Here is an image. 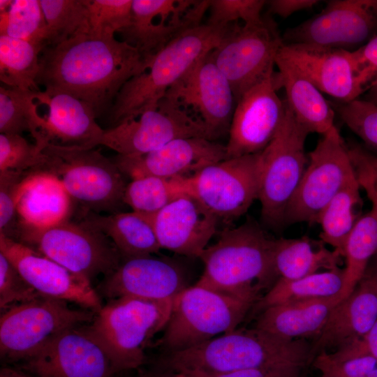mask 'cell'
<instances>
[{
	"mask_svg": "<svg viewBox=\"0 0 377 377\" xmlns=\"http://www.w3.org/2000/svg\"><path fill=\"white\" fill-rule=\"evenodd\" d=\"M39 65L38 86L73 96L97 117L128 80L147 70L138 51L127 43L88 35L43 47Z\"/></svg>",
	"mask_w": 377,
	"mask_h": 377,
	"instance_id": "cell-1",
	"label": "cell"
},
{
	"mask_svg": "<svg viewBox=\"0 0 377 377\" xmlns=\"http://www.w3.org/2000/svg\"><path fill=\"white\" fill-rule=\"evenodd\" d=\"M275 241L252 218L225 228L200 256L204 271L195 285L254 306L279 279Z\"/></svg>",
	"mask_w": 377,
	"mask_h": 377,
	"instance_id": "cell-2",
	"label": "cell"
},
{
	"mask_svg": "<svg viewBox=\"0 0 377 377\" xmlns=\"http://www.w3.org/2000/svg\"><path fill=\"white\" fill-rule=\"evenodd\" d=\"M305 339H287L257 329L242 328L188 349L163 353L151 364L179 372L217 374L240 370L296 366L312 362Z\"/></svg>",
	"mask_w": 377,
	"mask_h": 377,
	"instance_id": "cell-3",
	"label": "cell"
},
{
	"mask_svg": "<svg viewBox=\"0 0 377 377\" xmlns=\"http://www.w3.org/2000/svg\"><path fill=\"white\" fill-rule=\"evenodd\" d=\"M232 26L200 24L176 36L145 71L131 77L121 87L110 112L111 127L156 109L168 90L216 48Z\"/></svg>",
	"mask_w": 377,
	"mask_h": 377,
	"instance_id": "cell-4",
	"label": "cell"
},
{
	"mask_svg": "<svg viewBox=\"0 0 377 377\" xmlns=\"http://www.w3.org/2000/svg\"><path fill=\"white\" fill-rule=\"evenodd\" d=\"M172 300L121 297L110 300L96 312L90 328L118 374L137 370L145 363V350L165 327Z\"/></svg>",
	"mask_w": 377,
	"mask_h": 377,
	"instance_id": "cell-5",
	"label": "cell"
},
{
	"mask_svg": "<svg viewBox=\"0 0 377 377\" xmlns=\"http://www.w3.org/2000/svg\"><path fill=\"white\" fill-rule=\"evenodd\" d=\"M42 151L44 162L36 172L57 177L84 213L121 212L127 184L112 159L95 148L47 145Z\"/></svg>",
	"mask_w": 377,
	"mask_h": 377,
	"instance_id": "cell-6",
	"label": "cell"
},
{
	"mask_svg": "<svg viewBox=\"0 0 377 377\" xmlns=\"http://www.w3.org/2000/svg\"><path fill=\"white\" fill-rule=\"evenodd\" d=\"M284 101L286 112L281 126L260 154L258 199L262 223L272 230L283 227L286 210L309 161L305 142L310 132Z\"/></svg>",
	"mask_w": 377,
	"mask_h": 377,
	"instance_id": "cell-7",
	"label": "cell"
},
{
	"mask_svg": "<svg viewBox=\"0 0 377 377\" xmlns=\"http://www.w3.org/2000/svg\"><path fill=\"white\" fill-rule=\"evenodd\" d=\"M252 303L194 285L172 300L169 320L158 346L163 353L194 347L237 329Z\"/></svg>",
	"mask_w": 377,
	"mask_h": 377,
	"instance_id": "cell-8",
	"label": "cell"
},
{
	"mask_svg": "<svg viewBox=\"0 0 377 377\" xmlns=\"http://www.w3.org/2000/svg\"><path fill=\"white\" fill-rule=\"evenodd\" d=\"M96 312L71 308L68 302L48 297L1 311L0 356L6 363L22 362L65 330L90 323Z\"/></svg>",
	"mask_w": 377,
	"mask_h": 377,
	"instance_id": "cell-9",
	"label": "cell"
},
{
	"mask_svg": "<svg viewBox=\"0 0 377 377\" xmlns=\"http://www.w3.org/2000/svg\"><path fill=\"white\" fill-rule=\"evenodd\" d=\"M89 281L105 276L122 258L113 243L102 232L82 222L69 220L43 228L17 224L14 238Z\"/></svg>",
	"mask_w": 377,
	"mask_h": 377,
	"instance_id": "cell-10",
	"label": "cell"
},
{
	"mask_svg": "<svg viewBox=\"0 0 377 377\" xmlns=\"http://www.w3.org/2000/svg\"><path fill=\"white\" fill-rule=\"evenodd\" d=\"M308 157L304 175L286 210L283 227L316 223L331 200L356 179L348 147L335 125L323 135Z\"/></svg>",
	"mask_w": 377,
	"mask_h": 377,
	"instance_id": "cell-11",
	"label": "cell"
},
{
	"mask_svg": "<svg viewBox=\"0 0 377 377\" xmlns=\"http://www.w3.org/2000/svg\"><path fill=\"white\" fill-rule=\"evenodd\" d=\"M27 108L29 132L41 149L47 145L85 149L100 145L104 130L92 108L67 93L29 92Z\"/></svg>",
	"mask_w": 377,
	"mask_h": 377,
	"instance_id": "cell-12",
	"label": "cell"
},
{
	"mask_svg": "<svg viewBox=\"0 0 377 377\" xmlns=\"http://www.w3.org/2000/svg\"><path fill=\"white\" fill-rule=\"evenodd\" d=\"M283 44L272 20L263 19L254 25L232 24L210 56L230 84L236 103L274 71L276 55Z\"/></svg>",
	"mask_w": 377,
	"mask_h": 377,
	"instance_id": "cell-13",
	"label": "cell"
},
{
	"mask_svg": "<svg viewBox=\"0 0 377 377\" xmlns=\"http://www.w3.org/2000/svg\"><path fill=\"white\" fill-rule=\"evenodd\" d=\"M182 138L213 140L202 121L176 101L164 96L156 109L104 130L100 145L120 155H142Z\"/></svg>",
	"mask_w": 377,
	"mask_h": 377,
	"instance_id": "cell-14",
	"label": "cell"
},
{
	"mask_svg": "<svg viewBox=\"0 0 377 377\" xmlns=\"http://www.w3.org/2000/svg\"><path fill=\"white\" fill-rule=\"evenodd\" d=\"M260 154L229 158L186 179L188 194L219 220L233 221L258 198Z\"/></svg>",
	"mask_w": 377,
	"mask_h": 377,
	"instance_id": "cell-15",
	"label": "cell"
},
{
	"mask_svg": "<svg viewBox=\"0 0 377 377\" xmlns=\"http://www.w3.org/2000/svg\"><path fill=\"white\" fill-rule=\"evenodd\" d=\"M210 0H133L129 25L121 30L122 41L135 47L147 69L176 36L201 24Z\"/></svg>",
	"mask_w": 377,
	"mask_h": 377,
	"instance_id": "cell-16",
	"label": "cell"
},
{
	"mask_svg": "<svg viewBox=\"0 0 377 377\" xmlns=\"http://www.w3.org/2000/svg\"><path fill=\"white\" fill-rule=\"evenodd\" d=\"M17 367L35 377H115L118 374L89 323L65 330Z\"/></svg>",
	"mask_w": 377,
	"mask_h": 377,
	"instance_id": "cell-17",
	"label": "cell"
},
{
	"mask_svg": "<svg viewBox=\"0 0 377 377\" xmlns=\"http://www.w3.org/2000/svg\"><path fill=\"white\" fill-rule=\"evenodd\" d=\"M377 28V0H330L317 15L287 29L285 44L303 43L350 51Z\"/></svg>",
	"mask_w": 377,
	"mask_h": 377,
	"instance_id": "cell-18",
	"label": "cell"
},
{
	"mask_svg": "<svg viewBox=\"0 0 377 377\" xmlns=\"http://www.w3.org/2000/svg\"><path fill=\"white\" fill-rule=\"evenodd\" d=\"M279 87L272 71L239 98L226 145L228 158L261 152L274 138L286 112Z\"/></svg>",
	"mask_w": 377,
	"mask_h": 377,
	"instance_id": "cell-19",
	"label": "cell"
},
{
	"mask_svg": "<svg viewBox=\"0 0 377 377\" xmlns=\"http://www.w3.org/2000/svg\"><path fill=\"white\" fill-rule=\"evenodd\" d=\"M210 52L175 82L165 97L202 121L214 140L229 133L236 100L230 84Z\"/></svg>",
	"mask_w": 377,
	"mask_h": 377,
	"instance_id": "cell-20",
	"label": "cell"
},
{
	"mask_svg": "<svg viewBox=\"0 0 377 377\" xmlns=\"http://www.w3.org/2000/svg\"><path fill=\"white\" fill-rule=\"evenodd\" d=\"M0 253L41 295L97 312L102 307L91 282L22 242L0 234Z\"/></svg>",
	"mask_w": 377,
	"mask_h": 377,
	"instance_id": "cell-21",
	"label": "cell"
},
{
	"mask_svg": "<svg viewBox=\"0 0 377 377\" xmlns=\"http://www.w3.org/2000/svg\"><path fill=\"white\" fill-rule=\"evenodd\" d=\"M227 158L226 145L203 138H182L145 154H117L112 161L124 176L134 179L147 176L188 177Z\"/></svg>",
	"mask_w": 377,
	"mask_h": 377,
	"instance_id": "cell-22",
	"label": "cell"
},
{
	"mask_svg": "<svg viewBox=\"0 0 377 377\" xmlns=\"http://www.w3.org/2000/svg\"><path fill=\"white\" fill-rule=\"evenodd\" d=\"M278 53L297 66L322 92L347 103L365 90L351 51L311 44H283Z\"/></svg>",
	"mask_w": 377,
	"mask_h": 377,
	"instance_id": "cell-23",
	"label": "cell"
},
{
	"mask_svg": "<svg viewBox=\"0 0 377 377\" xmlns=\"http://www.w3.org/2000/svg\"><path fill=\"white\" fill-rule=\"evenodd\" d=\"M187 287L185 274L178 265L151 255L122 259L119 267L105 276L100 292L110 300L121 297L166 300Z\"/></svg>",
	"mask_w": 377,
	"mask_h": 377,
	"instance_id": "cell-24",
	"label": "cell"
},
{
	"mask_svg": "<svg viewBox=\"0 0 377 377\" xmlns=\"http://www.w3.org/2000/svg\"><path fill=\"white\" fill-rule=\"evenodd\" d=\"M377 320V260L374 257L352 293L331 311L311 345L313 358L362 339Z\"/></svg>",
	"mask_w": 377,
	"mask_h": 377,
	"instance_id": "cell-25",
	"label": "cell"
},
{
	"mask_svg": "<svg viewBox=\"0 0 377 377\" xmlns=\"http://www.w3.org/2000/svg\"><path fill=\"white\" fill-rule=\"evenodd\" d=\"M150 216L161 249L193 258L208 246L219 220L189 194Z\"/></svg>",
	"mask_w": 377,
	"mask_h": 377,
	"instance_id": "cell-26",
	"label": "cell"
},
{
	"mask_svg": "<svg viewBox=\"0 0 377 377\" xmlns=\"http://www.w3.org/2000/svg\"><path fill=\"white\" fill-rule=\"evenodd\" d=\"M341 301L337 295L271 306L260 311L255 327L287 339H316Z\"/></svg>",
	"mask_w": 377,
	"mask_h": 377,
	"instance_id": "cell-27",
	"label": "cell"
},
{
	"mask_svg": "<svg viewBox=\"0 0 377 377\" xmlns=\"http://www.w3.org/2000/svg\"><path fill=\"white\" fill-rule=\"evenodd\" d=\"M275 65L279 68V87L285 89V100L295 117L310 133H326L334 126L335 112L322 92L297 66L278 52Z\"/></svg>",
	"mask_w": 377,
	"mask_h": 377,
	"instance_id": "cell-28",
	"label": "cell"
},
{
	"mask_svg": "<svg viewBox=\"0 0 377 377\" xmlns=\"http://www.w3.org/2000/svg\"><path fill=\"white\" fill-rule=\"evenodd\" d=\"M81 222L104 234L122 259L151 256L161 249L150 215L136 212L102 215L83 213Z\"/></svg>",
	"mask_w": 377,
	"mask_h": 377,
	"instance_id": "cell-29",
	"label": "cell"
},
{
	"mask_svg": "<svg viewBox=\"0 0 377 377\" xmlns=\"http://www.w3.org/2000/svg\"><path fill=\"white\" fill-rule=\"evenodd\" d=\"M72 203L57 177L36 172L18 202L17 224L43 228L68 221Z\"/></svg>",
	"mask_w": 377,
	"mask_h": 377,
	"instance_id": "cell-30",
	"label": "cell"
},
{
	"mask_svg": "<svg viewBox=\"0 0 377 377\" xmlns=\"http://www.w3.org/2000/svg\"><path fill=\"white\" fill-rule=\"evenodd\" d=\"M342 256L336 250L327 249L320 240L307 236L297 239H276L274 266L279 278L295 280L326 270L339 267Z\"/></svg>",
	"mask_w": 377,
	"mask_h": 377,
	"instance_id": "cell-31",
	"label": "cell"
},
{
	"mask_svg": "<svg viewBox=\"0 0 377 377\" xmlns=\"http://www.w3.org/2000/svg\"><path fill=\"white\" fill-rule=\"evenodd\" d=\"M357 178L345 186L325 206L316 223L321 227L320 240L339 251L344 258L348 239L361 217L363 202Z\"/></svg>",
	"mask_w": 377,
	"mask_h": 377,
	"instance_id": "cell-32",
	"label": "cell"
},
{
	"mask_svg": "<svg viewBox=\"0 0 377 377\" xmlns=\"http://www.w3.org/2000/svg\"><path fill=\"white\" fill-rule=\"evenodd\" d=\"M344 283V269L337 267L295 280L279 278L254 306L260 311L286 302L339 295Z\"/></svg>",
	"mask_w": 377,
	"mask_h": 377,
	"instance_id": "cell-33",
	"label": "cell"
},
{
	"mask_svg": "<svg viewBox=\"0 0 377 377\" xmlns=\"http://www.w3.org/2000/svg\"><path fill=\"white\" fill-rule=\"evenodd\" d=\"M41 47L0 35V80L5 86L26 92L40 91L36 82Z\"/></svg>",
	"mask_w": 377,
	"mask_h": 377,
	"instance_id": "cell-34",
	"label": "cell"
},
{
	"mask_svg": "<svg viewBox=\"0 0 377 377\" xmlns=\"http://www.w3.org/2000/svg\"><path fill=\"white\" fill-rule=\"evenodd\" d=\"M376 251L377 207H372L359 219L346 242L344 283L339 294L341 300L354 290Z\"/></svg>",
	"mask_w": 377,
	"mask_h": 377,
	"instance_id": "cell-35",
	"label": "cell"
},
{
	"mask_svg": "<svg viewBox=\"0 0 377 377\" xmlns=\"http://www.w3.org/2000/svg\"><path fill=\"white\" fill-rule=\"evenodd\" d=\"M186 179L147 176L131 179L125 188L124 204L133 212L154 214L174 200L188 194Z\"/></svg>",
	"mask_w": 377,
	"mask_h": 377,
	"instance_id": "cell-36",
	"label": "cell"
},
{
	"mask_svg": "<svg viewBox=\"0 0 377 377\" xmlns=\"http://www.w3.org/2000/svg\"><path fill=\"white\" fill-rule=\"evenodd\" d=\"M40 1L47 24L44 47L89 34V17L87 0Z\"/></svg>",
	"mask_w": 377,
	"mask_h": 377,
	"instance_id": "cell-37",
	"label": "cell"
},
{
	"mask_svg": "<svg viewBox=\"0 0 377 377\" xmlns=\"http://www.w3.org/2000/svg\"><path fill=\"white\" fill-rule=\"evenodd\" d=\"M46 34L40 0H13L10 8L0 13V35L26 40L43 49Z\"/></svg>",
	"mask_w": 377,
	"mask_h": 377,
	"instance_id": "cell-38",
	"label": "cell"
},
{
	"mask_svg": "<svg viewBox=\"0 0 377 377\" xmlns=\"http://www.w3.org/2000/svg\"><path fill=\"white\" fill-rule=\"evenodd\" d=\"M321 377H377V359L353 341L333 352L322 351L312 361Z\"/></svg>",
	"mask_w": 377,
	"mask_h": 377,
	"instance_id": "cell-39",
	"label": "cell"
},
{
	"mask_svg": "<svg viewBox=\"0 0 377 377\" xmlns=\"http://www.w3.org/2000/svg\"><path fill=\"white\" fill-rule=\"evenodd\" d=\"M89 32L94 39H110L127 27L131 20L133 0H87Z\"/></svg>",
	"mask_w": 377,
	"mask_h": 377,
	"instance_id": "cell-40",
	"label": "cell"
},
{
	"mask_svg": "<svg viewBox=\"0 0 377 377\" xmlns=\"http://www.w3.org/2000/svg\"><path fill=\"white\" fill-rule=\"evenodd\" d=\"M36 172L0 171V234L13 239L17 228V207Z\"/></svg>",
	"mask_w": 377,
	"mask_h": 377,
	"instance_id": "cell-41",
	"label": "cell"
},
{
	"mask_svg": "<svg viewBox=\"0 0 377 377\" xmlns=\"http://www.w3.org/2000/svg\"><path fill=\"white\" fill-rule=\"evenodd\" d=\"M44 158L42 149L21 135L0 134V171L36 172Z\"/></svg>",
	"mask_w": 377,
	"mask_h": 377,
	"instance_id": "cell-42",
	"label": "cell"
},
{
	"mask_svg": "<svg viewBox=\"0 0 377 377\" xmlns=\"http://www.w3.org/2000/svg\"><path fill=\"white\" fill-rule=\"evenodd\" d=\"M334 110L367 145L377 148V105L364 99L337 104Z\"/></svg>",
	"mask_w": 377,
	"mask_h": 377,
	"instance_id": "cell-43",
	"label": "cell"
},
{
	"mask_svg": "<svg viewBox=\"0 0 377 377\" xmlns=\"http://www.w3.org/2000/svg\"><path fill=\"white\" fill-rule=\"evenodd\" d=\"M267 3L264 0H210V15L207 24L228 26L242 20L246 25L261 23V11Z\"/></svg>",
	"mask_w": 377,
	"mask_h": 377,
	"instance_id": "cell-44",
	"label": "cell"
},
{
	"mask_svg": "<svg viewBox=\"0 0 377 377\" xmlns=\"http://www.w3.org/2000/svg\"><path fill=\"white\" fill-rule=\"evenodd\" d=\"M29 93L6 86L0 87L1 133L21 135L29 131L27 108Z\"/></svg>",
	"mask_w": 377,
	"mask_h": 377,
	"instance_id": "cell-45",
	"label": "cell"
},
{
	"mask_svg": "<svg viewBox=\"0 0 377 377\" xmlns=\"http://www.w3.org/2000/svg\"><path fill=\"white\" fill-rule=\"evenodd\" d=\"M40 297L43 295L29 284L6 257L0 253L1 311Z\"/></svg>",
	"mask_w": 377,
	"mask_h": 377,
	"instance_id": "cell-46",
	"label": "cell"
},
{
	"mask_svg": "<svg viewBox=\"0 0 377 377\" xmlns=\"http://www.w3.org/2000/svg\"><path fill=\"white\" fill-rule=\"evenodd\" d=\"M348 151L360 188L377 207V155L357 145L348 147Z\"/></svg>",
	"mask_w": 377,
	"mask_h": 377,
	"instance_id": "cell-47",
	"label": "cell"
},
{
	"mask_svg": "<svg viewBox=\"0 0 377 377\" xmlns=\"http://www.w3.org/2000/svg\"><path fill=\"white\" fill-rule=\"evenodd\" d=\"M351 54L357 69L359 82L366 91L377 77V36L361 47L351 51Z\"/></svg>",
	"mask_w": 377,
	"mask_h": 377,
	"instance_id": "cell-48",
	"label": "cell"
},
{
	"mask_svg": "<svg viewBox=\"0 0 377 377\" xmlns=\"http://www.w3.org/2000/svg\"><path fill=\"white\" fill-rule=\"evenodd\" d=\"M304 368L296 366H282L250 369L217 374L196 371L181 373L190 377H302Z\"/></svg>",
	"mask_w": 377,
	"mask_h": 377,
	"instance_id": "cell-49",
	"label": "cell"
},
{
	"mask_svg": "<svg viewBox=\"0 0 377 377\" xmlns=\"http://www.w3.org/2000/svg\"><path fill=\"white\" fill-rule=\"evenodd\" d=\"M319 2L318 0H272L267 3L270 13L286 18L298 11L311 9Z\"/></svg>",
	"mask_w": 377,
	"mask_h": 377,
	"instance_id": "cell-50",
	"label": "cell"
},
{
	"mask_svg": "<svg viewBox=\"0 0 377 377\" xmlns=\"http://www.w3.org/2000/svg\"><path fill=\"white\" fill-rule=\"evenodd\" d=\"M134 377H190L188 375L163 369L154 364H151L149 368H140L137 369L136 374Z\"/></svg>",
	"mask_w": 377,
	"mask_h": 377,
	"instance_id": "cell-51",
	"label": "cell"
},
{
	"mask_svg": "<svg viewBox=\"0 0 377 377\" xmlns=\"http://www.w3.org/2000/svg\"><path fill=\"white\" fill-rule=\"evenodd\" d=\"M362 341L367 353L377 359V320L362 337Z\"/></svg>",
	"mask_w": 377,
	"mask_h": 377,
	"instance_id": "cell-52",
	"label": "cell"
},
{
	"mask_svg": "<svg viewBox=\"0 0 377 377\" xmlns=\"http://www.w3.org/2000/svg\"><path fill=\"white\" fill-rule=\"evenodd\" d=\"M0 377H35L17 367H3L0 370Z\"/></svg>",
	"mask_w": 377,
	"mask_h": 377,
	"instance_id": "cell-53",
	"label": "cell"
},
{
	"mask_svg": "<svg viewBox=\"0 0 377 377\" xmlns=\"http://www.w3.org/2000/svg\"><path fill=\"white\" fill-rule=\"evenodd\" d=\"M364 100L377 105V77L367 88Z\"/></svg>",
	"mask_w": 377,
	"mask_h": 377,
	"instance_id": "cell-54",
	"label": "cell"
},
{
	"mask_svg": "<svg viewBox=\"0 0 377 377\" xmlns=\"http://www.w3.org/2000/svg\"><path fill=\"white\" fill-rule=\"evenodd\" d=\"M13 0H0V13L7 11L13 3Z\"/></svg>",
	"mask_w": 377,
	"mask_h": 377,
	"instance_id": "cell-55",
	"label": "cell"
},
{
	"mask_svg": "<svg viewBox=\"0 0 377 377\" xmlns=\"http://www.w3.org/2000/svg\"><path fill=\"white\" fill-rule=\"evenodd\" d=\"M374 257H376L377 258V251H376V254L374 255Z\"/></svg>",
	"mask_w": 377,
	"mask_h": 377,
	"instance_id": "cell-56",
	"label": "cell"
}]
</instances>
